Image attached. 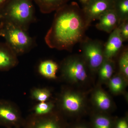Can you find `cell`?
<instances>
[{
    "instance_id": "4fadbf2b",
    "label": "cell",
    "mask_w": 128,
    "mask_h": 128,
    "mask_svg": "<svg viewBox=\"0 0 128 128\" xmlns=\"http://www.w3.org/2000/svg\"><path fill=\"white\" fill-rule=\"evenodd\" d=\"M70 0H32L41 12L48 14L56 11L66 4Z\"/></svg>"
},
{
    "instance_id": "277c9868",
    "label": "cell",
    "mask_w": 128,
    "mask_h": 128,
    "mask_svg": "<svg viewBox=\"0 0 128 128\" xmlns=\"http://www.w3.org/2000/svg\"><path fill=\"white\" fill-rule=\"evenodd\" d=\"M24 121L20 110L15 103L0 99V126L6 128H22Z\"/></svg>"
},
{
    "instance_id": "5bb4252c",
    "label": "cell",
    "mask_w": 128,
    "mask_h": 128,
    "mask_svg": "<svg viewBox=\"0 0 128 128\" xmlns=\"http://www.w3.org/2000/svg\"><path fill=\"white\" fill-rule=\"evenodd\" d=\"M59 66L57 63L51 60L41 61L38 66V72L44 77L49 79L57 78V73Z\"/></svg>"
},
{
    "instance_id": "52a82bcc",
    "label": "cell",
    "mask_w": 128,
    "mask_h": 128,
    "mask_svg": "<svg viewBox=\"0 0 128 128\" xmlns=\"http://www.w3.org/2000/svg\"><path fill=\"white\" fill-rule=\"evenodd\" d=\"M115 0H89L82 9L88 20L91 22L97 20L106 12L114 9Z\"/></svg>"
},
{
    "instance_id": "5b68a950",
    "label": "cell",
    "mask_w": 128,
    "mask_h": 128,
    "mask_svg": "<svg viewBox=\"0 0 128 128\" xmlns=\"http://www.w3.org/2000/svg\"><path fill=\"white\" fill-rule=\"evenodd\" d=\"M81 42L83 55L90 68L95 70L100 68L105 58L102 43L87 38Z\"/></svg>"
},
{
    "instance_id": "8fae6325",
    "label": "cell",
    "mask_w": 128,
    "mask_h": 128,
    "mask_svg": "<svg viewBox=\"0 0 128 128\" xmlns=\"http://www.w3.org/2000/svg\"><path fill=\"white\" fill-rule=\"evenodd\" d=\"M108 40L104 48L105 58L110 59L121 49L124 41L118 26L111 33Z\"/></svg>"
},
{
    "instance_id": "4316f807",
    "label": "cell",
    "mask_w": 128,
    "mask_h": 128,
    "mask_svg": "<svg viewBox=\"0 0 128 128\" xmlns=\"http://www.w3.org/2000/svg\"><path fill=\"white\" fill-rule=\"evenodd\" d=\"M2 26V24L1 22H0V32Z\"/></svg>"
},
{
    "instance_id": "d4e9b609",
    "label": "cell",
    "mask_w": 128,
    "mask_h": 128,
    "mask_svg": "<svg viewBox=\"0 0 128 128\" xmlns=\"http://www.w3.org/2000/svg\"><path fill=\"white\" fill-rule=\"evenodd\" d=\"M9 0H0V10Z\"/></svg>"
},
{
    "instance_id": "7402d4cb",
    "label": "cell",
    "mask_w": 128,
    "mask_h": 128,
    "mask_svg": "<svg viewBox=\"0 0 128 128\" xmlns=\"http://www.w3.org/2000/svg\"><path fill=\"white\" fill-rule=\"evenodd\" d=\"M94 125L95 128H111V123L106 117L99 116L94 120Z\"/></svg>"
},
{
    "instance_id": "cb8c5ba5",
    "label": "cell",
    "mask_w": 128,
    "mask_h": 128,
    "mask_svg": "<svg viewBox=\"0 0 128 128\" xmlns=\"http://www.w3.org/2000/svg\"><path fill=\"white\" fill-rule=\"evenodd\" d=\"M116 128H128L127 121L124 119L120 120L117 124Z\"/></svg>"
},
{
    "instance_id": "7a4b0ae2",
    "label": "cell",
    "mask_w": 128,
    "mask_h": 128,
    "mask_svg": "<svg viewBox=\"0 0 128 128\" xmlns=\"http://www.w3.org/2000/svg\"><path fill=\"white\" fill-rule=\"evenodd\" d=\"M36 20L32 0H9L0 10V22L12 24L25 31Z\"/></svg>"
},
{
    "instance_id": "6da1fadb",
    "label": "cell",
    "mask_w": 128,
    "mask_h": 128,
    "mask_svg": "<svg viewBox=\"0 0 128 128\" xmlns=\"http://www.w3.org/2000/svg\"><path fill=\"white\" fill-rule=\"evenodd\" d=\"M44 40L49 48L70 51L84 39L91 22L76 2L66 4L56 11Z\"/></svg>"
},
{
    "instance_id": "e0dca14e",
    "label": "cell",
    "mask_w": 128,
    "mask_h": 128,
    "mask_svg": "<svg viewBox=\"0 0 128 128\" xmlns=\"http://www.w3.org/2000/svg\"><path fill=\"white\" fill-rule=\"evenodd\" d=\"M114 8L121 22L128 19V0H115Z\"/></svg>"
},
{
    "instance_id": "83f0119b",
    "label": "cell",
    "mask_w": 128,
    "mask_h": 128,
    "mask_svg": "<svg viewBox=\"0 0 128 128\" xmlns=\"http://www.w3.org/2000/svg\"><path fill=\"white\" fill-rule=\"evenodd\" d=\"M83 128V127H78V128Z\"/></svg>"
},
{
    "instance_id": "603a6c76",
    "label": "cell",
    "mask_w": 128,
    "mask_h": 128,
    "mask_svg": "<svg viewBox=\"0 0 128 128\" xmlns=\"http://www.w3.org/2000/svg\"><path fill=\"white\" fill-rule=\"evenodd\" d=\"M118 26L120 34L124 41H127L128 39V19H125Z\"/></svg>"
},
{
    "instance_id": "8992f818",
    "label": "cell",
    "mask_w": 128,
    "mask_h": 128,
    "mask_svg": "<svg viewBox=\"0 0 128 128\" xmlns=\"http://www.w3.org/2000/svg\"><path fill=\"white\" fill-rule=\"evenodd\" d=\"M62 72L66 78L74 82L84 81L87 74L84 63L78 57L66 59L62 64Z\"/></svg>"
},
{
    "instance_id": "ac0fdd59",
    "label": "cell",
    "mask_w": 128,
    "mask_h": 128,
    "mask_svg": "<svg viewBox=\"0 0 128 128\" xmlns=\"http://www.w3.org/2000/svg\"><path fill=\"white\" fill-rule=\"evenodd\" d=\"M54 105L51 102H39L34 106L33 114L41 116L49 114L52 112Z\"/></svg>"
},
{
    "instance_id": "2e32d148",
    "label": "cell",
    "mask_w": 128,
    "mask_h": 128,
    "mask_svg": "<svg viewBox=\"0 0 128 128\" xmlns=\"http://www.w3.org/2000/svg\"><path fill=\"white\" fill-rule=\"evenodd\" d=\"M51 92L46 88H35L31 92V96L32 99L39 102H44L48 100L51 96Z\"/></svg>"
},
{
    "instance_id": "7c38bea8",
    "label": "cell",
    "mask_w": 128,
    "mask_h": 128,
    "mask_svg": "<svg viewBox=\"0 0 128 128\" xmlns=\"http://www.w3.org/2000/svg\"><path fill=\"white\" fill-rule=\"evenodd\" d=\"M61 102L64 110L70 112H76L81 108L82 99L78 94L68 92L63 94Z\"/></svg>"
},
{
    "instance_id": "ba28073f",
    "label": "cell",
    "mask_w": 128,
    "mask_h": 128,
    "mask_svg": "<svg viewBox=\"0 0 128 128\" xmlns=\"http://www.w3.org/2000/svg\"><path fill=\"white\" fill-rule=\"evenodd\" d=\"M51 113L44 115L32 114L24 121L23 128H63L60 119Z\"/></svg>"
},
{
    "instance_id": "ffe728a7",
    "label": "cell",
    "mask_w": 128,
    "mask_h": 128,
    "mask_svg": "<svg viewBox=\"0 0 128 128\" xmlns=\"http://www.w3.org/2000/svg\"><path fill=\"white\" fill-rule=\"evenodd\" d=\"M110 87L112 92L118 93L121 91L123 87V82L122 78L119 76H114L111 79Z\"/></svg>"
},
{
    "instance_id": "9a60e30c",
    "label": "cell",
    "mask_w": 128,
    "mask_h": 128,
    "mask_svg": "<svg viewBox=\"0 0 128 128\" xmlns=\"http://www.w3.org/2000/svg\"><path fill=\"white\" fill-rule=\"evenodd\" d=\"M94 100L98 108L103 110H107L111 106L110 98L104 92L100 90L96 92L94 95Z\"/></svg>"
},
{
    "instance_id": "3957f363",
    "label": "cell",
    "mask_w": 128,
    "mask_h": 128,
    "mask_svg": "<svg viewBox=\"0 0 128 128\" xmlns=\"http://www.w3.org/2000/svg\"><path fill=\"white\" fill-rule=\"evenodd\" d=\"M0 22L2 24L0 37L18 56L28 53L36 45L35 40L28 31L12 24Z\"/></svg>"
},
{
    "instance_id": "484cf974",
    "label": "cell",
    "mask_w": 128,
    "mask_h": 128,
    "mask_svg": "<svg viewBox=\"0 0 128 128\" xmlns=\"http://www.w3.org/2000/svg\"><path fill=\"white\" fill-rule=\"evenodd\" d=\"M88 0H80V1L82 2V4H85Z\"/></svg>"
},
{
    "instance_id": "f1b7e54d",
    "label": "cell",
    "mask_w": 128,
    "mask_h": 128,
    "mask_svg": "<svg viewBox=\"0 0 128 128\" xmlns=\"http://www.w3.org/2000/svg\"></svg>"
},
{
    "instance_id": "9c48e42d",
    "label": "cell",
    "mask_w": 128,
    "mask_h": 128,
    "mask_svg": "<svg viewBox=\"0 0 128 128\" xmlns=\"http://www.w3.org/2000/svg\"><path fill=\"white\" fill-rule=\"evenodd\" d=\"M96 25L98 30L111 33L121 23L119 16L114 8L106 12L100 17Z\"/></svg>"
},
{
    "instance_id": "d6986e66",
    "label": "cell",
    "mask_w": 128,
    "mask_h": 128,
    "mask_svg": "<svg viewBox=\"0 0 128 128\" xmlns=\"http://www.w3.org/2000/svg\"><path fill=\"white\" fill-rule=\"evenodd\" d=\"M109 60L105 58L103 63L100 67L99 74L101 78L103 80L110 79L113 73V66L112 62Z\"/></svg>"
},
{
    "instance_id": "30bf717a",
    "label": "cell",
    "mask_w": 128,
    "mask_h": 128,
    "mask_svg": "<svg viewBox=\"0 0 128 128\" xmlns=\"http://www.w3.org/2000/svg\"><path fill=\"white\" fill-rule=\"evenodd\" d=\"M18 56L6 42H0V71H8L18 65Z\"/></svg>"
},
{
    "instance_id": "44dd1931",
    "label": "cell",
    "mask_w": 128,
    "mask_h": 128,
    "mask_svg": "<svg viewBox=\"0 0 128 128\" xmlns=\"http://www.w3.org/2000/svg\"><path fill=\"white\" fill-rule=\"evenodd\" d=\"M119 66L121 72L128 78V52L126 50L122 54L119 61Z\"/></svg>"
}]
</instances>
